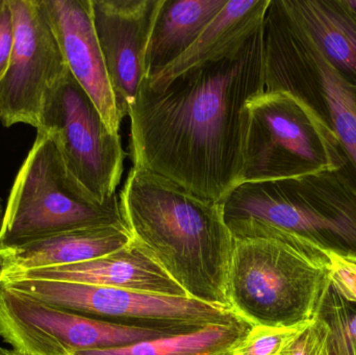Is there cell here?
Returning <instances> with one entry per match:
<instances>
[{
	"label": "cell",
	"mask_w": 356,
	"mask_h": 355,
	"mask_svg": "<svg viewBox=\"0 0 356 355\" xmlns=\"http://www.w3.org/2000/svg\"><path fill=\"white\" fill-rule=\"evenodd\" d=\"M312 320L289 327L252 325L234 347L232 355H280L307 329Z\"/></svg>",
	"instance_id": "21"
},
{
	"label": "cell",
	"mask_w": 356,
	"mask_h": 355,
	"mask_svg": "<svg viewBox=\"0 0 356 355\" xmlns=\"http://www.w3.org/2000/svg\"><path fill=\"white\" fill-rule=\"evenodd\" d=\"M222 208L234 240L292 235L356 258V196L334 172L242 183Z\"/></svg>",
	"instance_id": "3"
},
{
	"label": "cell",
	"mask_w": 356,
	"mask_h": 355,
	"mask_svg": "<svg viewBox=\"0 0 356 355\" xmlns=\"http://www.w3.org/2000/svg\"><path fill=\"white\" fill-rule=\"evenodd\" d=\"M2 287V283H0V289H1Z\"/></svg>",
	"instance_id": "29"
},
{
	"label": "cell",
	"mask_w": 356,
	"mask_h": 355,
	"mask_svg": "<svg viewBox=\"0 0 356 355\" xmlns=\"http://www.w3.org/2000/svg\"><path fill=\"white\" fill-rule=\"evenodd\" d=\"M175 335L180 333L83 316L4 286L0 289V337L22 354L72 355Z\"/></svg>",
	"instance_id": "10"
},
{
	"label": "cell",
	"mask_w": 356,
	"mask_h": 355,
	"mask_svg": "<svg viewBox=\"0 0 356 355\" xmlns=\"http://www.w3.org/2000/svg\"><path fill=\"white\" fill-rule=\"evenodd\" d=\"M315 316L330 329V355H356V302L343 297L330 283Z\"/></svg>",
	"instance_id": "20"
},
{
	"label": "cell",
	"mask_w": 356,
	"mask_h": 355,
	"mask_svg": "<svg viewBox=\"0 0 356 355\" xmlns=\"http://www.w3.org/2000/svg\"><path fill=\"white\" fill-rule=\"evenodd\" d=\"M3 215H4V208H3V206H2L1 198H0V229H1L2 219H3Z\"/></svg>",
	"instance_id": "28"
},
{
	"label": "cell",
	"mask_w": 356,
	"mask_h": 355,
	"mask_svg": "<svg viewBox=\"0 0 356 355\" xmlns=\"http://www.w3.org/2000/svg\"><path fill=\"white\" fill-rule=\"evenodd\" d=\"M265 92L302 102L332 138L343 167L339 179L356 196V85L324 58L284 0H271L263 23Z\"/></svg>",
	"instance_id": "5"
},
{
	"label": "cell",
	"mask_w": 356,
	"mask_h": 355,
	"mask_svg": "<svg viewBox=\"0 0 356 355\" xmlns=\"http://www.w3.org/2000/svg\"><path fill=\"white\" fill-rule=\"evenodd\" d=\"M271 0H232L211 20L200 37L164 70L146 79L152 90H161L188 69L222 60L238 51L263 26Z\"/></svg>",
	"instance_id": "15"
},
{
	"label": "cell",
	"mask_w": 356,
	"mask_h": 355,
	"mask_svg": "<svg viewBox=\"0 0 356 355\" xmlns=\"http://www.w3.org/2000/svg\"><path fill=\"white\" fill-rule=\"evenodd\" d=\"M334 70L356 85V13L344 0H284Z\"/></svg>",
	"instance_id": "17"
},
{
	"label": "cell",
	"mask_w": 356,
	"mask_h": 355,
	"mask_svg": "<svg viewBox=\"0 0 356 355\" xmlns=\"http://www.w3.org/2000/svg\"><path fill=\"white\" fill-rule=\"evenodd\" d=\"M334 287L349 302H356V258L326 251Z\"/></svg>",
	"instance_id": "23"
},
{
	"label": "cell",
	"mask_w": 356,
	"mask_h": 355,
	"mask_svg": "<svg viewBox=\"0 0 356 355\" xmlns=\"http://www.w3.org/2000/svg\"><path fill=\"white\" fill-rule=\"evenodd\" d=\"M14 250L0 248V283H3L4 275L10 270L12 266Z\"/></svg>",
	"instance_id": "25"
},
{
	"label": "cell",
	"mask_w": 356,
	"mask_h": 355,
	"mask_svg": "<svg viewBox=\"0 0 356 355\" xmlns=\"http://www.w3.org/2000/svg\"><path fill=\"white\" fill-rule=\"evenodd\" d=\"M14 21L10 64L0 81V121L38 129L48 92L68 72L41 0H6Z\"/></svg>",
	"instance_id": "11"
},
{
	"label": "cell",
	"mask_w": 356,
	"mask_h": 355,
	"mask_svg": "<svg viewBox=\"0 0 356 355\" xmlns=\"http://www.w3.org/2000/svg\"><path fill=\"white\" fill-rule=\"evenodd\" d=\"M13 279L68 281L96 287L188 297L186 292L134 242L122 249L87 262L6 273L3 281Z\"/></svg>",
	"instance_id": "14"
},
{
	"label": "cell",
	"mask_w": 356,
	"mask_h": 355,
	"mask_svg": "<svg viewBox=\"0 0 356 355\" xmlns=\"http://www.w3.org/2000/svg\"><path fill=\"white\" fill-rule=\"evenodd\" d=\"M119 199L134 244L188 297L229 306L226 279L234 239L222 204L138 167L131 168Z\"/></svg>",
	"instance_id": "2"
},
{
	"label": "cell",
	"mask_w": 356,
	"mask_h": 355,
	"mask_svg": "<svg viewBox=\"0 0 356 355\" xmlns=\"http://www.w3.org/2000/svg\"><path fill=\"white\" fill-rule=\"evenodd\" d=\"M228 0H164L148 45L147 79L184 53Z\"/></svg>",
	"instance_id": "18"
},
{
	"label": "cell",
	"mask_w": 356,
	"mask_h": 355,
	"mask_svg": "<svg viewBox=\"0 0 356 355\" xmlns=\"http://www.w3.org/2000/svg\"><path fill=\"white\" fill-rule=\"evenodd\" d=\"M37 131L54 141L73 179L104 204L117 197L127 154L70 71L48 92Z\"/></svg>",
	"instance_id": "9"
},
{
	"label": "cell",
	"mask_w": 356,
	"mask_h": 355,
	"mask_svg": "<svg viewBox=\"0 0 356 355\" xmlns=\"http://www.w3.org/2000/svg\"><path fill=\"white\" fill-rule=\"evenodd\" d=\"M0 355H25L20 354V352H16L14 349H4V348H0Z\"/></svg>",
	"instance_id": "26"
},
{
	"label": "cell",
	"mask_w": 356,
	"mask_h": 355,
	"mask_svg": "<svg viewBox=\"0 0 356 355\" xmlns=\"http://www.w3.org/2000/svg\"><path fill=\"white\" fill-rule=\"evenodd\" d=\"M68 70L91 98L108 129L119 133L114 92L94 28L91 0H41Z\"/></svg>",
	"instance_id": "13"
},
{
	"label": "cell",
	"mask_w": 356,
	"mask_h": 355,
	"mask_svg": "<svg viewBox=\"0 0 356 355\" xmlns=\"http://www.w3.org/2000/svg\"><path fill=\"white\" fill-rule=\"evenodd\" d=\"M328 336L327 325L314 316L307 329L291 342L280 355H330Z\"/></svg>",
	"instance_id": "22"
},
{
	"label": "cell",
	"mask_w": 356,
	"mask_h": 355,
	"mask_svg": "<svg viewBox=\"0 0 356 355\" xmlns=\"http://www.w3.org/2000/svg\"><path fill=\"white\" fill-rule=\"evenodd\" d=\"M345 4L356 13V0H344Z\"/></svg>",
	"instance_id": "27"
},
{
	"label": "cell",
	"mask_w": 356,
	"mask_h": 355,
	"mask_svg": "<svg viewBox=\"0 0 356 355\" xmlns=\"http://www.w3.org/2000/svg\"><path fill=\"white\" fill-rule=\"evenodd\" d=\"M131 243L133 237L124 222L83 227L14 250L8 273L87 262Z\"/></svg>",
	"instance_id": "16"
},
{
	"label": "cell",
	"mask_w": 356,
	"mask_h": 355,
	"mask_svg": "<svg viewBox=\"0 0 356 355\" xmlns=\"http://www.w3.org/2000/svg\"><path fill=\"white\" fill-rule=\"evenodd\" d=\"M330 283L326 250L307 240H234L226 296L251 325L289 327L311 321Z\"/></svg>",
	"instance_id": "4"
},
{
	"label": "cell",
	"mask_w": 356,
	"mask_h": 355,
	"mask_svg": "<svg viewBox=\"0 0 356 355\" xmlns=\"http://www.w3.org/2000/svg\"><path fill=\"white\" fill-rule=\"evenodd\" d=\"M252 325L245 320L140 342L125 347L83 350L72 355H232Z\"/></svg>",
	"instance_id": "19"
},
{
	"label": "cell",
	"mask_w": 356,
	"mask_h": 355,
	"mask_svg": "<svg viewBox=\"0 0 356 355\" xmlns=\"http://www.w3.org/2000/svg\"><path fill=\"white\" fill-rule=\"evenodd\" d=\"M343 162L313 113L284 92H264L248 102L243 183L337 172Z\"/></svg>",
	"instance_id": "7"
},
{
	"label": "cell",
	"mask_w": 356,
	"mask_h": 355,
	"mask_svg": "<svg viewBox=\"0 0 356 355\" xmlns=\"http://www.w3.org/2000/svg\"><path fill=\"white\" fill-rule=\"evenodd\" d=\"M2 286L83 316L175 333L244 320L229 306L188 297L47 279H13L4 281Z\"/></svg>",
	"instance_id": "8"
},
{
	"label": "cell",
	"mask_w": 356,
	"mask_h": 355,
	"mask_svg": "<svg viewBox=\"0 0 356 355\" xmlns=\"http://www.w3.org/2000/svg\"><path fill=\"white\" fill-rule=\"evenodd\" d=\"M164 0H91L94 28L121 121L148 77V45Z\"/></svg>",
	"instance_id": "12"
},
{
	"label": "cell",
	"mask_w": 356,
	"mask_h": 355,
	"mask_svg": "<svg viewBox=\"0 0 356 355\" xmlns=\"http://www.w3.org/2000/svg\"><path fill=\"white\" fill-rule=\"evenodd\" d=\"M14 46V21L6 0H0V81L3 77Z\"/></svg>",
	"instance_id": "24"
},
{
	"label": "cell",
	"mask_w": 356,
	"mask_h": 355,
	"mask_svg": "<svg viewBox=\"0 0 356 355\" xmlns=\"http://www.w3.org/2000/svg\"><path fill=\"white\" fill-rule=\"evenodd\" d=\"M117 222H124L119 196L104 204L94 201L70 174L54 141L37 131L10 190L0 248L16 250L67 231Z\"/></svg>",
	"instance_id": "6"
},
{
	"label": "cell",
	"mask_w": 356,
	"mask_h": 355,
	"mask_svg": "<svg viewBox=\"0 0 356 355\" xmlns=\"http://www.w3.org/2000/svg\"><path fill=\"white\" fill-rule=\"evenodd\" d=\"M264 92L263 26L238 51L163 89L145 79L129 115L134 167L222 204L243 183L248 102Z\"/></svg>",
	"instance_id": "1"
}]
</instances>
